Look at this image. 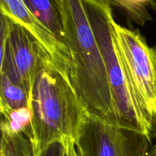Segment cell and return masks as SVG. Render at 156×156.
I'll return each instance as SVG.
<instances>
[{
  "label": "cell",
  "mask_w": 156,
  "mask_h": 156,
  "mask_svg": "<svg viewBox=\"0 0 156 156\" xmlns=\"http://www.w3.org/2000/svg\"><path fill=\"white\" fill-rule=\"evenodd\" d=\"M69 50V77L87 113L117 126L106 66L83 0H56Z\"/></svg>",
  "instance_id": "obj_1"
},
{
  "label": "cell",
  "mask_w": 156,
  "mask_h": 156,
  "mask_svg": "<svg viewBox=\"0 0 156 156\" xmlns=\"http://www.w3.org/2000/svg\"><path fill=\"white\" fill-rule=\"evenodd\" d=\"M34 156L57 140H76L87 111L68 72L50 59L35 77L29 97Z\"/></svg>",
  "instance_id": "obj_2"
},
{
  "label": "cell",
  "mask_w": 156,
  "mask_h": 156,
  "mask_svg": "<svg viewBox=\"0 0 156 156\" xmlns=\"http://www.w3.org/2000/svg\"><path fill=\"white\" fill-rule=\"evenodd\" d=\"M83 3L105 61L117 126L140 131L152 140L156 125L140 105L122 60L111 5L108 0H83Z\"/></svg>",
  "instance_id": "obj_3"
},
{
  "label": "cell",
  "mask_w": 156,
  "mask_h": 156,
  "mask_svg": "<svg viewBox=\"0 0 156 156\" xmlns=\"http://www.w3.org/2000/svg\"><path fill=\"white\" fill-rule=\"evenodd\" d=\"M122 60L140 105L156 125V47H150L138 30L114 21Z\"/></svg>",
  "instance_id": "obj_4"
},
{
  "label": "cell",
  "mask_w": 156,
  "mask_h": 156,
  "mask_svg": "<svg viewBox=\"0 0 156 156\" xmlns=\"http://www.w3.org/2000/svg\"><path fill=\"white\" fill-rule=\"evenodd\" d=\"M74 143L79 156H144L152 146L143 133L111 125L88 113Z\"/></svg>",
  "instance_id": "obj_5"
},
{
  "label": "cell",
  "mask_w": 156,
  "mask_h": 156,
  "mask_svg": "<svg viewBox=\"0 0 156 156\" xmlns=\"http://www.w3.org/2000/svg\"><path fill=\"white\" fill-rule=\"evenodd\" d=\"M8 20L9 37L4 56L0 60V74L6 75L30 96L37 73L53 59L24 27L9 18Z\"/></svg>",
  "instance_id": "obj_6"
},
{
  "label": "cell",
  "mask_w": 156,
  "mask_h": 156,
  "mask_svg": "<svg viewBox=\"0 0 156 156\" xmlns=\"http://www.w3.org/2000/svg\"><path fill=\"white\" fill-rule=\"evenodd\" d=\"M0 11L1 14L24 27L41 44L58 66L69 74L71 55L66 45L59 41L30 12L24 1L1 0Z\"/></svg>",
  "instance_id": "obj_7"
},
{
  "label": "cell",
  "mask_w": 156,
  "mask_h": 156,
  "mask_svg": "<svg viewBox=\"0 0 156 156\" xmlns=\"http://www.w3.org/2000/svg\"><path fill=\"white\" fill-rule=\"evenodd\" d=\"M30 12L57 37L64 43V30L62 15L56 0H24Z\"/></svg>",
  "instance_id": "obj_8"
},
{
  "label": "cell",
  "mask_w": 156,
  "mask_h": 156,
  "mask_svg": "<svg viewBox=\"0 0 156 156\" xmlns=\"http://www.w3.org/2000/svg\"><path fill=\"white\" fill-rule=\"evenodd\" d=\"M0 75V110L2 115L29 108L30 96L26 90L13 83L6 75Z\"/></svg>",
  "instance_id": "obj_9"
},
{
  "label": "cell",
  "mask_w": 156,
  "mask_h": 156,
  "mask_svg": "<svg viewBox=\"0 0 156 156\" xmlns=\"http://www.w3.org/2000/svg\"><path fill=\"white\" fill-rule=\"evenodd\" d=\"M0 156H34L31 141L23 132L2 131Z\"/></svg>",
  "instance_id": "obj_10"
},
{
  "label": "cell",
  "mask_w": 156,
  "mask_h": 156,
  "mask_svg": "<svg viewBox=\"0 0 156 156\" xmlns=\"http://www.w3.org/2000/svg\"><path fill=\"white\" fill-rule=\"evenodd\" d=\"M110 4L123 10L136 24L143 26L152 20L149 8H152L154 2L149 0H108Z\"/></svg>",
  "instance_id": "obj_11"
},
{
  "label": "cell",
  "mask_w": 156,
  "mask_h": 156,
  "mask_svg": "<svg viewBox=\"0 0 156 156\" xmlns=\"http://www.w3.org/2000/svg\"><path fill=\"white\" fill-rule=\"evenodd\" d=\"M67 141L57 140L53 142L46 146L35 156H66Z\"/></svg>",
  "instance_id": "obj_12"
},
{
  "label": "cell",
  "mask_w": 156,
  "mask_h": 156,
  "mask_svg": "<svg viewBox=\"0 0 156 156\" xmlns=\"http://www.w3.org/2000/svg\"><path fill=\"white\" fill-rule=\"evenodd\" d=\"M66 156H79L74 143V140H68L66 142Z\"/></svg>",
  "instance_id": "obj_13"
},
{
  "label": "cell",
  "mask_w": 156,
  "mask_h": 156,
  "mask_svg": "<svg viewBox=\"0 0 156 156\" xmlns=\"http://www.w3.org/2000/svg\"><path fill=\"white\" fill-rule=\"evenodd\" d=\"M144 156H156V143L151 146Z\"/></svg>",
  "instance_id": "obj_14"
}]
</instances>
